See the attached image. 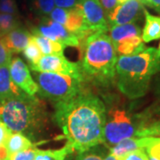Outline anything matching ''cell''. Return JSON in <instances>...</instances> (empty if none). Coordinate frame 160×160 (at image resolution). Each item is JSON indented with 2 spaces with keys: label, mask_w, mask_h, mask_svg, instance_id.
Instances as JSON below:
<instances>
[{
  "label": "cell",
  "mask_w": 160,
  "mask_h": 160,
  "mask_svg": "<svg viewBox=\"0 0 160 160\" xmlns=\"http://www.w3.org/2000/svg\"><path fill=\"white\" fill-rule=\"evenodd\" d=\"M107 110L103 102L82 91L68 101L55 103L54 120L68 143L79 153L102 143Z\"/></svg>",
  "instance_id": "obj_1"
},
{
  "label": "cell",
  "mask_w": 160,
  "mask_h": 160,
  "mask_svg": "<svg viewBox=\"0 0 160 160\" xmlns=\"http://www.w3.org/2000/svg\"><path fill=\"white\" fill-rule=\"evenodd\" d=\"M160 71V55L154 47H146L132 55H120L116 63L117 86L128 99H139L149 90L153 76Z\"/></svg>",
  "instance_id": "obj_2"
},
{
  "label": "cell",
  "mask_w": 160,
  "mask_h": 160,
  "mask_svg": "<svg viewBox=\"0 0 160 160\" xmlns=\"http://www.w3.org/2000/svg\"><path fill=\"white\" fill-rule=\"evenodd\" d=\"M0 121L12 132L34 138L48 125V112L44 101L22 92L19 96L0 102Z\"/></svg>",
  "instance_id": "obj_3"
},
{
  "label": "cell",
  "mask_w": 160,
  "mask_h": 160,
  "mask_svg": "<svg viewBox=\"0 0 160 160\" xmlns=\"http://www.w3.org/2000/svg\"><path fill=\"white\" fill-rule=\"evenodd\" d=\"M83 44L84 55L80 64L82 74L96 85L109 86L115 80L118 54L109 35L95 32Z\"/></svg>",
  "instance_id": "obj_4"
},
{
  "label": "cell",
  "mask_w": 160,
  "mask_h": 160,
  "mask_svg": "<svg viewBox=\"0 0 160 160\" xmlns=\"http://www.w3.org/2000/svg\"><path fill=\"white\" fill-rule=\"evenodd\" d=\"M40 96L54 102L68 101L84 91L86 78L68 75L33 71Z\"/></svg>",
  "instance_id": "obj_5"
},
{
  "label": "cell",
  "mask_w": 160,
  "mask_h": 160,
  "mask_svg": "<svg viewBox=\"0 0 160 160\" xmlns=\"http://www.w3.org/2000/svg\"><path fill=\"white\" fill-rule=\"evenodd\" d=\"M140 120H134L125 109L112 108L108 111L103 129L102 143L110 149L121 141L136 137Z\"/></svg>",
  "instance_id": "obj_6"
},
{
  "label": "cell",
  "mask_w": 160,
  "mask_h": 160,
  "mask_svg": "<svg viewBox=\"0 0 160 160\" xmlns=\"http://www.w3.org/2000/svg\"><path fill=\"white\" fill-rule=\"evenodd\" d=\"M31 31L35 36H43L52 41L61 43L64 46H79V40L77 36L70 33L62 24L52 21L46 16L40 18L37 25L31 28Z\"/></svg>",
  "instance_id": "obj_7"
},
{
  "label": "cell",
  "mask_w": 160,
  "mask_h": 160,
  "mask_svg": "<svg viewBox=\"0 0 160 160\" xmlns=\"http://www.w3.org/2000/svg\"><path fill=\"white\" fill-rule=\"evenodd\" d=\"M30 69L36 72H50L73 77H84L79 64L69 61L63 53L45 55L40 58L38 63L30 67Z\"/></svg>",
  "instance_id": "obj_8"
},
{
  "label": "cell",
  "mask_w": 160,
  "mask_h": 160,
  "mask_svg": "<svg viewBox=\"0 0 160 160\" xmlns=\"http://www.w3.org/2000/svg\"><path fill=\"white\" fill-rule=\"evenodd\" d=\"M76 7L82 12L89 31L92 33L109 31L106 13L99 0H79Z\"/></svg>",
  "instance_id": "obj_9"
},
{
  "label": "cell",
  "mask_w": 160,
  "mask_h": 160,
  "mask_svg": "<svg viewBox=\"0 0 160 160\" xmlns=\"http://www.w3.org/2000/svg\"><path fill=\"white\" fill-rule=\"evenodd\" d=\"M144 6L140 0H126L107 15L108 25L117 26L135 22L141 17Z\"/></svg>",
  "instance_id": "obj_10"
},
{
  "label": "cell",
  "mask_w": 160,
  "mask_h": 160,
  "mask_svg": "<svg viewBox=\"0 0 160 160\" xmlns=\"http://www.w3.org/2000/svg\"><path fill=\"white\" fill-rule=\"evenodd\" d=\"M9 71L12 80L16 86L29 95H35L38 87L30 75L27 64L20 57H14L9 64Z\"/></svg>",
  "instance_id": "obj_11"
},
{
  "label": "cell",
  "mask_w": 160,
  "mask_h": 160,
  "mask_svg": "<svg viewBox=\"0 0 160 160\" xmlns=\"http://www.w3.org/2000/svg\"><path fill=\"white\" fill-rule=\"evenodd\" d=\"M31 35L28 29L18 27L1 37L6 47L12 53H19L29 44Z\"/></svg>",
  "instance_id": "obj_12"
},
{
  "label": "cell",
  "mask_w": 160,
  "mask_h": 160,
  "mask_svg": "<svg viewBox=\"0 0 160 160\" xmlns=\"http://www.w3.org/2000/svg\"><path fill=\"white\" fill-rule=\"evenodd\" d=\"M153 137H132L125 139L109 149V154L117 158L139 149H145L152 142Z\"/></svg>",
  "instance_id": "obj_13"
},
{
  "label": "cell",
  "mask_w": 160,
  "mask_h": 160,
  "mask_svg": "<svg viewBox=\"0 0 160 160\" xmlns=\"http://www.w3.org/2000/svg\"><path fill=\"white\" fill-rule=\"evenodd\" d=\"M22 91L11 78L9 66L0 67V102L19 96Z\"/></svg>",
  "instance_id": "obj_14"
},
{
  "label": "cell",
  "mask_w": 160,
  "mask_h": 160,
  "mask_svg": "<svg viewBox=\"0 0 160 160\" xmlns=\"http://www.w3.org/2000/svg\"><path fill=\"white\" fill-rule=\"evenodd\" d=\"M145 15V25L142 31V39L143 43L160 38V16L150 14L145 8L143 10Z\"/></svg>",
  "instance_id": "obj_15"
},
{
  "label": "cell",
  "mask_w": 160,
  "mask_h": 160,
  "mask_svg": "<svg viewBox=\"0 0 160 160\" xmlns=\"http://www.w3.org/2000/svg\"><path fill=\"white\" fill-rule=\"evenodd\" d=\"M109 38L111 39L114 46L121 40L127 38L142 36V29L140 28V26L135 22L112 26L109 28Z\"/></svg>",
  "instance_id": "obj_16"
},
{
  "label": "cell",
  "mask_w": 160,
  "mask_h": 160,
  "mask_svg": "<svg viewBox=\"0 0 160 160\" xmlns=\"http://www.w3.org/2000/svg\"><path fill=\"white\" fill-rule=\"evenodd\" d=\"M114 47L116 52L120 55H132L146 48L142 39V36H135L121 40L115 45Z\"/></svg>",
  "instance_id": "obj_17"
},
{
  "label": "cell",
  "mask_w": 160,
  "mask_h": 160,
  "mask_svg": "<svg viewBox=\"0 0 160 160\" xmlns=\"http://www.w3.org/2000/svg\"><path fill=\"white\" fill-rule=\"evenodd\" d=\"M33 147L34 145L28 136L24 135L22 132H12L6 142V148L8 155L23 151Z\"/></svg>",
  "instance_id": "obj_18"
},
{
  "label": "cell",
  "mask_w": 160,
  "mask_h": 160,
  "mask_svg": "<svg viewBox=\"0 0 160 160\" xmlns=\"http://www.w3.org/2000/svg\"><path fill=\"white\" fill-rule=\"evenodd\" d=\"M32 38L39 47L40 51L43 54L48 55V54H55V53H63L65 46L61 43L52 41L39 35H36V36L32 35Z\"/></svg>",
  "instance_id": "obj_19"
},
{
  "label": "cell",
  "mask_w": 160,
  "mask_h": 160,
  "mask_svg": "<svg viewBox=\"0 0 160 160\" xmlns=\"http://www.w3.org/2000/svg\"><path fill=\"white\" fill-rule=\"evenodd\" d=\"M74 149L72 146L67 142L65 146L59 149H47V150H40L38 149L34 160H65L66 157Z\"/></svg>",
  "instance_id": "obj_20"
},
{
  "label": "cell",
  "mask_w": 160,
  "mask_h": 160,
  "mask_svg": "<svg viewBox=\"0 0 160 160\" xmlns=\"http://www.w3.org/2000/svg\"><path fill=\"white\" fill-rule=\"evenodd\" d=\"M54 6V0H32L30 9L38 16L43 17L49 15Z\"/></svg>",
  "instance_id": "obj_21"
},
{
  "label": "cell",
  "mask_w": 160,
  "mask_h": 160,
  "mask_svg": "<svg viewBox=\"0 0 160 160\" xmlns=\"http://www.w3.org/2000/svg\"><path fill=\"white\" fill-rule=\"evenodd\" d=\"M22 52L24 57L26 58L27 61L29 62L30 67L36 65L38 63V62L40 60L41 56H42V52L40 51L39 47L36 44L34 39L32 38V36L30 38L29 44L24 48Z\"/></svg>",
  "instance_id": "obj_22"
},
{
  "label": "cell",
  "mask_w": 160,
  "mask_h": 160,
  "mask_svg": "<svg viewBox=\"0 0 160 160\" xmlns=\"http://www.w3.org/2000/svg\"><path fill=\"white\" fill-rule=\"evenodd\" d=\"M19 25V20L15 15L0 12V30L2 31L3 36L12 29L20 27Z\"/></svg>",
  "instance_id": "obj_23"
},
{
  "label": "cell",
  "mask_w": 160,
  "mask_h": 160,
  "mask_svg": "<svg viewBox=\"0 0 160 160\" xmlns=\"http://www.w3.org/2000/svg\"><path fill=\"white\" fill-rule=\"evenodd\" d=\"M38 152V149L35 147L29 149L8 155L9 160H34Z\"/></svg>",
  "instance_id": "obj_24"
},
{
  "label": "cell",
  "mask_w": 160,
  "mask_h": 160,
  "mask_svg": "<svg viewBox=\"0 0 160 160\" xmlns=\"http://www.w3.org/2000/svg\"><path fill=\"white\" fill-rule=\"evenodd\" d=\"M68 12H69V9L54 7V9L50 12L49 18L51 19L52 21L60 23L62 26H64L65 23H66V21H67V17H68Z\"/></svg>",
  "instance_id": "obj_25"
},
{
  "label": "cell",
  "mask_w": 160,
  "mask_h": 160,
  "mask_svg": "<svg viewBox=\"0 0 160 160\" xmlns=\"http://www.w3.org/2000/svg\"><path fill=\"white\" fill-rule=\"evenodd\" d=\"M0 12L16 15L18 7L15 0H0Z\"/></svg>",
  "instance_id": "obj_26"
},
{
  "label": "cell",
  "mask_w": 160,
  "mask_h": 160,
  "mask_svg": "<svg viewBox=\"0 0 160 160\" xmlns=\"http://www.w3.org/2000/svg\"><path fill=\"white\" fill-rule=\"evenodd\" d=\"M149 157H153L160 159V137H153L152 142L145 149Z\"/></svg>",
  "instance_id": "obj_27"
},
{
  "label": "cell",
  "mask_w": 160,
  "mask_h": 160,
  "mask_svg": "<svg viewBox=\"0 0 160 160\" xmlns=\"http://www.w3.org/2000/svg\"><path fill=\"white\" fill-rule=\"evenodd\" d=\"M88 149L86 151L81 152L79 155L78 156V158L76 160H103L104 157H103V153L99 152L97 150L94 149Z\"/></svg>",
  "instance_id": "obj_28"
},
{
  "label": "cell",
  "mask_w": 160,
  "mask_h": 160,
  "mask_svg": "<svg viewBox=\"0 0 160 160\" xmlns=\"http://www.w3.org/2000/svg\"><path fill=\"white\" fill-rule=\"evenodd\" d=\"M12 60V52L4 45L0 38V67L9 66Z\"/></svg>",
  "instance_id": "obj_29"
},
{
  "label": "cell",
  "mask_w": 160,
  "mask_h": 160,
  "mask_svg": "<svg viewBox=\"0 0 160 160\" xmlns=\"http://www.w3.org/2000/svg\"><path fill=\"white\" fill-rule=\"evenodd\" d=\"M118 160H149V156L146 153L145 149H139L127 153L118 158Z\"/></svg>",
  "instance_id": "obj_30"
},
{
  "label": "cell",
  "mask_w": 160,
  "mask_h": 160,
  "mask_svg": "<svg viewBox=\"0 0 160 160\" xmlns=\"http://www.w3.org/2000/svg\"><path fill=\"white\" fill-rule=\"evenodd\" d=\"M101 5L103 7L105 13H106V17L107 15L109 14L111 12L114 10L117 6H118V1L117 0H99Z\"/></svg>",
  "instance_id": "obj_31"
},
{
  "label": "cell",
  "mask_w": 160,
  "mask_h": 160,
  "mask_svg": "<svg viewBox=\"0 0 160 160\" xmlns=\"http://www.w3.org/2000/svg\"><path fill=\"white\" fill-rule=\"evenodd\" d=\"M11 133L12 132L8 129V127L2 121H0V146L1 145L6 146V141Z\"/></svg>",
  "instance_id": "obj_32"
},
{
  "label": "cell",
  "mask_w": 160,
  "mask_h": 160,
  "mask_svg": "<svg viewBox=\"0 0 160 160\" xmlns=\"http://www.w3.org/2000/svg\"><path fill=\"white\" fill-rule=\"evenodd\" d=\"M79 0H54V4L57 7L63 9H71L74 8Z\"/></svg>",
  "instance_id": "obj_33"
},
{
  "label": "cell",
  "mask_w": 160,
  "mask_h": 160,
  "mask_svg": "<svg viewBox=\"0 0 160 160\" xmlns=\"http://www.w3.org/2000/svg\"><path fill=\"white\" fill-rule=\"evenodd\" d=\"M143 6H146L156 11L160 16V0H140Z\"/></svg>",
  "instance_id": "obj_34"
},
{
  "label": "cell",
  "mask_w": 160,
  "mask_h": 160,
  "mask_svg": "<svg viewBox=\"0 0 160 160\" xmlns=\"http://www.w3.org/2000/svg\"><path fill=\"white\" fill-rule=\"evenodd\" d=\"M103 160H118V158H117L116 157H114L113 155L109 154Z\"/></svg>",
  "instance_id": "obj_35"
},
{
  "label": "cell",
  "mask_w": 160,
  "mask_h": 160,
  "mask_svg": "<svg viewBox=\"0 0 160 160\" xmlns=\"http://www.w3.org/2000/svg\"><path fill=\"white\" fill-rule=\"evenodd\" d=\"M149 160H160L158 158H153V157H149Z\"/></svg>",
  "instance_id": "obj_36"
},
{
  "label": "cell",
  "mask_w": 160,
  "mask_h": 160,
  "mask_svg": "<svg viewBox=\"0 0 160 160\" xmlns=\"http://www.w3.org/2000/svg\"><path fill=\"white\" fill-rule=\"evenodd\" d=\"M158 50V54L160 55V43H159V46H158V49H157Z\"/></svg>",
  "instance_id": "obj_37"
},
{
  "label": "cell",
  "mask_w": 160,
  "mask_h": 160,
  "mask_svg": "<svg viewBox=\"0 0 160 160\" xmlns=\"http://www.w3.org/2000/svg\"><path fill=\"white\" fill-rule=\"evenodd\" d=\"M2 36H3V33H2V31H1V30H0V38H1V37H2Z\"/></svg>",
  "instance_id": "obj_38"
},
{
  "label": "cell",
  "mask_w": 160,
  "mask_h": 160,
  "mask_svg": "<svg viewBox=\"0 0 160 160\" xmlns=\"http://www.w3.org/2000/svg\"><path fill=\"white\" fill-rule=\"evenodd\" d=\"M6 160H9V158H6Z\"/></svg>",
  "instance_id": "obj_39"
}]
</instances>
